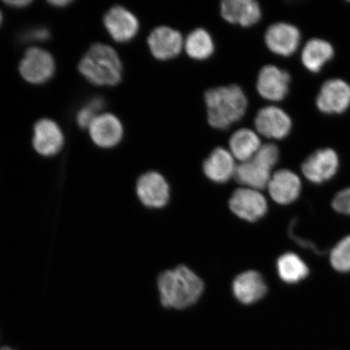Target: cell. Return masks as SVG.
Here are the masks:
<instances>
[{
	"label": "cell",
	"instance_id": "1",
	"mask_svg": "<svg viewBox=\"0 0 350 350\" xmlns=\"http://www.w3.org/2000/svg\"><path fill=\"white\" fill-rule=\"evenodd\" d=\"M157 284L161 304L168 308H189L204 291L202 280L185 266L165 271L159 275Z\"/></svg>",
	"mask_w": 350,
	"mask_h": 350
},
{
	"label": "cell",
	"instance_id": "2",
	"mask_svg": "<svg viewBox=\"0 0 350 350\" xmlns=\"http://www.w3.org/2000/svg\"><path fill=\"white\" fill-rule=\"evenodd\" d=\"M208 120L214 129H226L246 113L247 98L239 85L213 88L204 95Z\"/></svg>",
	"mask_w": 350,
	"mask_h": 350
},
{
	"label": "cell",
	"instance_id": "3",
	"mask_svg": "<svg viewBox=\"0 0 350 350\" xmlns=\"http://www.w3.org/2000/svg\"><path fill=\"white\" fill-rule=\"evenodd\" d=\"M79 71L91 84L113 86L122 80V65L112 47L97 43L90 47L79 64Z\"/></svg>",
	"mask_w": 350,
	"mask_h": 350
},
{
	"label": "cell",
	"instance_id": "4",
	"mask_svg": "<svg viewBox=\"0 0 350 350\" xmlns=\"http://www.w3.org/2000/svg\"><path fill=\"white\" fill-rule=\"evenodd\" d=\"M278 160V148L273 144H262L251 159L237 165L236 180L252 189H264L268 187L272 170Z\"/></svg>",
	"mask_w": 350,
	"mask_h": 350
},
{
	"label": "cell",
	"instance_id": "5",
	"mask_svg": "<svg viewBox=\"0 0 350 350\" xmlns=\"http://www.w3.org/2000/svg\"><path fill=\"white\" fill-rule=\"evenodd\" d=\"M55 72L53 56L42 48H29L20 64L21 75L30 84H44L53 77Z\"/></svg>",
	"mask_w": 350,
	"mask_h": 350
},
{
	"label": "cell",
	"instance_id": "6",
	"mask_svg": "<svg viewBox=\"0 0 350 350\" xmlns=\"http://www.w3.org/2000/svg\"><path fill=\"white\" fill-rule=\"evenodd\" d=\"M339 157L332 148L317 150L301 165V172L310 182L321 185L330 180L339 169Z\"/></svg>",
	"mask_w": 350,
	"mask_h": 350
},
{
	"label": "cell",
	"instance_id": "7",
	"mask_svg": "<svg viewBox=\"0 0 350 350\" xmlns=\"http://www.w3.org/2000/svg\"><path fill=\"white\" fill-rule=\"evenodd\" d=\"M317 106L319 111L336 115L347 111L350 107V85L341 79H330L319 90Z\"/></svg>",
	"mask_w": 350,
	"mask_h": 350
},
{
	"label": "cell",
	"instance_id": "8",
	"mask_svg": "<svg viewBox=\"0 0 350 350\" xmlns=\"http://www.w3.org/2000/svg\"><path fill=\"white\" fill-rule=\"evenodd\" d=\"M291 76L286 71L275 65H266L257 78L258 94L270 102H280L286 97L290 87Z\"/></svg>",
	"mask_w": 350,
	"mask_h": 350
},
{
	"label": "cell",
	"instance_id": "9",
	"mask_svg": "<svg viewBox=\"0 0 350 350\" xmlns=\"http://www.w3.org/2000/svg\"><path fill=\"white\" fill-rule=\"evenodd\" d=\"M257 133L262 137L282 139L290 134L292 120L290 116L278 107L269 106L258 111L255 119Z\"/></svg>",
	"mask_w": 350,
	"mask_h": 350
},
{
	"label": "cell",
	"instance_id": "10",
	"mask_svg": "<svg viewBox=\"0 0 350 350\" xmlns=\"http://www.w3.org/2000/svg\"><path fill=\"white\" fill-rule=\"evenodd\" d=\"M230 208L235 215L253 222L265 215L268 205L259 191L245 187L234 192L230 200Z\"/></svg>",
	"mask_w": 350,
	"mask_h": 350
},
{
	"label": "cell",
	"instance_id": "11",
	"mask_svg": "<svg viewBox=\"0 0 350 350\" xmlns=\"http://www.w3.org/2000/svg\"><path fill=\"white\" fill-rule=\"evenodd\" d=\"M266 46L273 53L283 57L295 53L301 42V33L296 26L286 22H278L266 30Z\"/></svg>",
	"mask_w": 350,
	"mask_h": 350
},
{
	"label": "cell",
	"instance_id": "12",
	"mask_svg": "<svg viewBox=\"0 0 350 350\" xmlns=\"http://www.w3.org/2000/svg\"><path fill=\"white\" fill-rule=\"evenodd\" d=\"M137 192L142 204L150 208H163L170 198L167 182L163 175L155 172L144 174L139 177Z\"/></svg>",
	"mask_w": 350,
	"mask_h": 350
},
{
	"label": "cell",
	"instance_id": "13",
	"mask_svg": "<svg viewBox=\"0 0 350 350\" xmlns=\"http://www.w3.org/2000/svg\"><path fill=\"white\" fill-rule=\"evenodd\" d=\"M105 27L113 40L126 42L137 34L139 24L137 16L126 8L115 6L104 17Z\"/></svg>",
	"mask_w": 350,
	"mask_h": 350
},
{
	"label": "cell",
	"instance_id": "14",
	"mask_svg": "<svg viewBox=\"0 0 350 350\" xmlns=\"http://www.w3.org/2000/svg\"><path fill=\"white\" fill-rule=\"evenodd\" d=\"M148 44L156 59L168 60L180 54L185 41L177 30L168 26H159L152 30L148 38Z\"/></svg>",
	"mask_w": 350,
	"mask_h": 350
},
{
	"label": "cell",
	"instance_id": "15",
	"mask_svg": "<svg viewBox=\"0 0 350 350\" xmlns=\"http://www.w3.org/2000/svg\"><path fill=\"white\" fill-rule=\"evenodd\" d=\"M33 144L39 154L46 157L56 155L64 147L63 131L53 120H41L34 126Z\"/></svg>",
	"mask_w": 350,
	"mask_h": 350
},
{
	"label": "cell",
	"instance_id": "16",
	"mask_svg": "<svg viewBox=\"0 0 350 350\" xmlns=\"http://www.w3.org/2000/svg\"><path fill=\"white\" fill-rule=\"evenodd\" d=\"M89 129L92 141L100 148L116 146L124 135L120 120L111 113H103L96 117Z\"/></svg>",
	"mask_w": 350,
	"mask_h": 350
},
{
	"label": "cell",
	"instance_id": "17",
	"mask_svg": "<svg viewBox=\"0 0 350 350\" xmlns=\"http://www.w3.org/2000/svg\"><path fill=\"white\" fill-rule=\"evenodd\" d=\"M271 197L280 204L294 202L300 195L301 183L299 176L290 170H280L274 173L268 185Z\"/></svg>",
	"mask_w": 350,
	"mask_h": 350
},
{
	"label": "cell",
	"instance_id": "18",
	"mask_svg": "<svg viewBox=\"0 0 350 350\" xmlns=\"http://www.w3.org/2000/svg\"><path fill=\"white\" fill-rule=\"evenodd\" d=\"M223 18L231 24L250 27L261 18L260 4L254 0H226L221 3Z\"/></svg>",
	"mask_w": 350,
	"mask_h": 350
},
{
	"label": "cell",
	"instance_id": "19",
	"mask_svg": "<svg viewBox=\"0 0 350 350\" xmlns=\"http://www.w3.org/2000/svg\"><path fill=\"white\" fill-rule=\"evenodd\" d=\"M236 168L237 165L233 155L221 147L213 150L203 165L205 175L210 180L218 183L228 182L234 176Z\"/></svg>",
	"mask_w": 350,
	"mask_h": 350
},
{
	"label": "cell",
	"instance_id": "20",
	"mask_svg": "<svg viewBox=\"0 0 350 350\" xmlns=\"http://www.w3.org/2000/svg\"><path fill=\"white\" fill-rule=\"evenodd\" d=\"M267 284L260 273L249 271L238 275L233 283L234 295L240 303L252 304L266 295Z\"/></svg>",
	"mask_w": 350,
	"mask_h": 350
},
{
	"label": "cell",
	"instance_id": "21",
	"mask_svg": "<svg viewBox=\"0 0 350 350\" xmlns=\"http://www.w3.org/2000/svg\"><path fill=\"white\" fill-rule=\"evenodd\" d=\"M334 56V49L331 43L323 39L313 38L306 43L301 51V59L306 70L318 73Z\"/></svg>",
	"mask_w": 350,
	"mask_h": 350
},
{
	"label": "cell",
	"instance_id": "22",
	"mask_svg": "<svg viewBox=\"0 0 350 350\" xmlns=\"http://www.w3.org/2000/svg\"><path fill=\"white\" fill-rule=\"evenodd\" d=\"M262 146L259 135L248 129L236 131L230 139V152L241 163L251 159Z\"/></svg>",
	"mask_w": 350,
	"mask_h": 350
},
{
	"label": "cell",
	"instance_id": "23",
	"mask_svg": "<svg viewBox=\"0 0 350 350\" xmlns=\"http://www.w3.org/2000/svg\"><path fill=\"white\" fill-rule=\"evenodd\" d=\"M278 272L280 278L288 284H296L304 280L309 274L305 262L295 253L284 254L278 260Z\"/></svg>",
	"mask_w": 350,
	"mask_h": 350
},
{
	"label": "cell",
	"instance_id": "24",
	"mask_svg": "<svg viewBox=\"0 0 350 350\" xmlns=\"http://www.w3.org/2000/svg\"><path fill=\"white\" fill-rule=\"evenodd\" d=\"M183 47L188 56L197 60L207 59L215 49L211 35L206 30L200 28L188 34Z\"/></svg>",
	"mask_w": 350,
	"mask_h": 350
},
{
	"label": "cell",
	"instance_id": "25",
	"mask_svg": "<svg viewBox=\"0 0 350 350\" xmlns=\"http://www.w3.org/2000/svg\"><path fill=\"white\" fill-rule=\"evenodd\" d=\"M332 268L340 273L350 272V235L340 241L330 253Z\"/></svg>",
	"mask_w": 350,
	"mask_h": 350
},
{
	"label": "cell",
	"instance_id": "26",
	"mask_svg": "<svg viewBox=\"0 0 350 350\" xmlns=\"http://www.w3.org/2000/svg\"><path fill=\"white\" fill-rule=\"evenodd\" d=\"M104 100L100 98L92 99L86 107H83L77 113V122L82 129L90 128L92 122L97 117V113L104 107Z\"/></svg>",
	"mask_w": 350,
	"mask_h": 350
},
{
	"label": "cell",
	"instance_id": "27",
	"mask_svg": "<svg viewBox=\"0 0 350 350\" xmlns=\"http://www.w3.org/2000/svg\"><path fill=\"white\" fill-rule=\"evenodd\" d=\"M332 205L336 212L350 216V187L338 192Z\"/></svg>",
	"mask_w": 350,
	"mask_h": 350
},
{
	"label": "cell",
	"instance_id": "28",
	"mask_svg": "<svg viewBox=\"0 0 350 350\" xmlns=\"http://www.w3.org/2000/svg\"><path fill=\"white\" fill-rule=\"evenodd\" d=\"M49 31L46 29L40 28L29 32L27 38L33 41H44L49 38Z\"/></svg>",
	"mask_w": 350,
	"mask_h": 350
},
{
	"label": "cell",
	"instance_id": "29",
	"mask_svg": "<svg viewBox=\"0 0 350 350\" xmlns=\"http://www.w3.org/2000/svg\"><path fill=\"white\" fill-rule=\"evenodd\" d=\"M5 3L10 7L24 8L31 3V1H28V0H26V1H25V0H21V1H6Z\"/></svg>",
	"mask_w": 350,
	"mask_h": 350
},
{
	"label": "cell",
	"instance_id": "30",
	"mask_svg": "<svg viewBox=\"0 0 350 350\" xmlns=\"http://www.w3.org/2000/svg\"><path fill=\"white\" fill-rule=\"evenodd\" d=\"M71 2L68 1V0H56V1H50L51 5L55 7H64L68 5Z\"/></svg>",
	"mask_w": 350,
	"mask_h": 350
},
{
	"label": "cell",
	"instance_id": "31",
	"mask_svg": "<svg viewBox=\"0 0 350 350\" xmlns=\"http://www.w3.org/2000/svg\"><path fill=\"white\" fill-rule=\"evenodd\" d=\"M0 350H15V349H13L10 347H2V348H0Z\"/></svg>",
	"mask_w": 350,
	"mask_h": 350
},
{
	"label": "cell",
	"instance_id": "32",
	"mask_svg": "<svg viewBox=\"0 0 350 350\" xmlns=\"http://www.w3.org/2000/svg\"><path fill=\"white\" fill-rule=\"evenodd\" d=\"M2 21H3L2 13H1V11H0V25H1V24H2Z\"/></svg>",
	"mask_w": 350,
	"mask_h": 350
}]
</instances>
